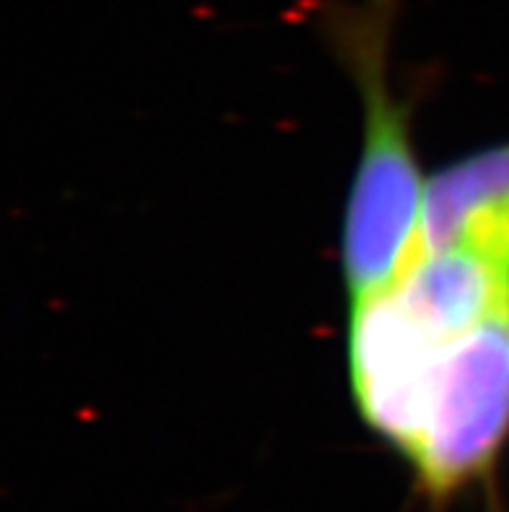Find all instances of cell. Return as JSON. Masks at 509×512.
<instances>
[{
  "mask_svg": "<svg viewBox=\"0 0 509 512\" xmlns=\"http://www.w3.org/2000/svg\"><path fill=\"white\" fill-rule=\"evenodd\" d=\"M509 307V266L465 250L419 253L393 284L348 302L346 372L364 427L406 461L439 367L468 328Z\"/></svg>",
  "mask_w": 509,
  "mask_h": 512,
  "instance_id": "6da1fadb",
  "label": "cell"
},
{
  "mask_svg": "<svg viewBox=\"0 0 509 512\" xmlns=\"http://www.w3.org/2000/svg\"><path fill=\"white\" fill-rule=\"evenodd\" d=\"M398 0H330L320 34L361 99V149L341 219V276L348 302L393 284L421 253L426 175L413 102L393 84Z\"/></svg>",
  "mask_w": 509,
  "mask_h": 512,
  "instance_id": "7a4b0ae2",
  "label": "cell"
},
{
  "mask_svg": "<svg viewBox=\"0 0 509 512\" xmlns=\"http://www.w3.org/2000/svg\"><path fill=\"white\" fill-rule=\"evenodd\" d=\"M509 445V307L463 333L439 367L429 414L408 455L426 512H447L473 492L497 505Z\"/></svg>",
  "mask_w": 509,
  "mask_h": 512,
  "instance_id": "3957f363",
  "label": "cell"
},
{
  "mask_svg": "<svg viewBox=\"0 0 509 512\" xmlns=\"http://www.w3.org/2000/svg\"><path fill=\"white\" fill-rule=\"evenodd\" d=\"M445 250L509 263V141L458 156L426 177L421 253Z\"/></svg>",
  "mask_w": 509,
  "mask_h": 512,
  "instance_id": "277c9868",
  "label": "cell"
}]
</instances>
